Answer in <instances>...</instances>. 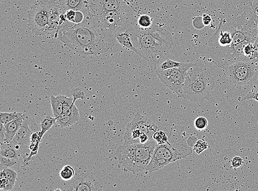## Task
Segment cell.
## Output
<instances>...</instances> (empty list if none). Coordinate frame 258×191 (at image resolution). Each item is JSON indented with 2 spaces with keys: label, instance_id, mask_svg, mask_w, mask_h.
Here are the masks:
<instances>
[{
  "label": "cell",
  "instance_id": "obj_1",
  "mask_svg": "<svg viewBox=\"0 0 258 191\" xmlns=\"http://www.w3.org/2000/svg\"><path fill=\"white\" fill-rule=\"evenodd\" d=\"M258 34V19L251 0H226L218 28L208 41L213 63L226 69L236 62H246L245 49L255 43Z\"/></svg>",
  "mask_w": 258,
  "mask_h": 191
},
{
  "label": "cell",
  "instance_id": "obj_2",
  "mask_svg": "<svg viewBox=\"0 0 258 191\" xmlns=\"http://www.w3.org/2000/svg\"><path fill=\"white\" fill-rule=\"evenodd\" d=\"M57 38L80 55H100L110 50L99 23L91 14L82 23L60 31Z\"/></svg>",
  "mask_w": 258,
  "mask_h": 191
},
{
  "label": "cell",
  "instance_id": "obj_3",
  "mask_svg": "<svg viewBox=\"0 0 258 191\" xmlns=\"http://www.w3.org/2000/svg\"><path fill=\"white\" fill-rule=\"evenodd\" d=\"M128 29L138 55L148 62L153 70H156L174 43L172 34L155 24L148 29H141L137 22Z\"/></svg>",
  "mask_w": 258,
  "mask_h": 191
},
{
  "label": "cell",
  "instance_id": "obj_4",
  "mask_svg": "<svg viewBox=\"0 0 258 191\" xmlns=\"http://www.w3.org/2000/svg\"><path fill=\"white\" fill-rule=\"evenodd\" d=\"M189 135L183 129L178 127L172 130L169 136V141L157 144L151 163L145 171L149 173L158 171L167 165L182 159L192 154L193 147L188 143Z\"/></svg>",
  "mask_w": 258,
  "mask_h": 191
},
{
  "label": "cell",
  "instance_id": "obj_5",
  "mask_svg": "<svg viewBox=\"0 0 258 191\" xmlns=\"http://www.w3.org/2000/svg\"><path fill=\"white\" fill-rule=\"evenodd\" d=\"M157 145V143L152 137L146 143H125L118 147L115 154L118 167L123 171L135 174L145 171Z\"/></svg>",
  "mask_w": 258,
  "mask_h": 191
},
{
  "label": "cell",
  "instance_id": "obj_6",
  "mask_svg": "<svg viewBox=\"0 0 258 191\" xmlns=\"http://www.w3.org/2000/svg\"><path fill=\"white\" fill-rule=\"evenodd\" d=\"M215 86V80L209 70L197 63L188 71L184 86L183 99L192 101L208 99Z\"/></svg>",
  "mask_w": 258,
  "mask_h": 191
},
{
  "label": "cell",
  "instance_id": "obj_7",
  "mask_svg": "<svg viewBox=\"0 0 258 191\" xmlns=\"http://www.w3.org/2000/svg\"><path fill=\"white\" fill-rule=\"evenodd\" d=\"M58 4L55 0H37L27 12L28 26L37 36H46L51 14Z\"/></svg>",
  "mask_w": 258,
  "mask_h": 191
},
{
  "label": "cell",
  "instance_id": "obj_8",
  "mask_svg": "<svg viewBox=\"0 0 258 191\" xmlns=\"http://www.w3.org/2000/svg\"><path fill=\"white\" fill-rule=\"evenodd\" d=\"M197 63H182L178 68L156 70L160 80L180 98L184 97L183 86L189 70Z\"/></svg>",
  "mask_w": 258,
  "mask_h": 191
},
{
  "label": "cell",
  "instance_id": "obj_9",
  "mask_svg": "<svg viewBox=\"0 0 258 191\" xmlns=\"http://www.w3.org/2000/svg\"><path fill=\"white\" fill-rule=\"evenodd\" d=\"M250 62L238 61L227 68L228 77L230 84L241 90L256 76L255 68Z\"/></svg>",
  "mask_w": 258,
  "mask_h": 191
},
{
  "label": "cell",
  "instance_id": "obj_10",
  "mask_svg": "<svg viewBox=\"0 0 258 191\" xmlns=\"http://www.w3.org/2000/svg\"><path fill=\"white\" fill-rule=\"evenodd\" d=\"M63 190L76 191H102L101 184L93 175L90 173L80 172L76 174L73 179L69 181Z\"/></svg>",
  "mask_w": 258,
  "mask_h": 191
},
{
  "label": "cell",
  "instance_id": "obj_11",
  "mask_svg": "<svg viewBox=\"0 0 258 191\" xmlns=\"http://www.w3.org/2000/svg\"><path fill=\"white\" fill-rule=\"evenodd\" d=\"M89 6L90 14L94 17L132 7L127 0H89Z\"/></svg>",
  "mask_w": 258,
  "mask_h": 191
},
{
  "label": "cell",
  "instance_id": "obj_12",
  "mask_svg": "<svg viewBox=\"0 0 258 191\" xmlns=\"http://www.w3.org/2000/svg\"><path fill=\"white\" fill-rule=\"evenodd\" d=\"M127 127L135 129L151 137H153L154 134L159 130L158 127L151 119L139 112L128 124Z\"/></svg>",
  "mask_w": 258,
  "mask_h": 191
},
{
  "label": "cell",
  "instance_id": "obj_13",
  "mask_svg": "<svg viewBox=\"0 0 258 191\" xmlns=\"http://www.w3.org/2000/svg\"><path fill=\"white\" fill-rule=\"evenodd\" d=\"M24 120L25 116L21 113L17 118L6 125L1 123V135L3 136V138L2 139L3 142L1 143L8 144L13 140L15 134L22 125Z\"/></svg>",
  "mask_w": 258,
  "mask_h": 191
},
{
  "label": "cell",
  "instance_id": "obj_14",
  "mask_svg": "<svg viewBox=\"0 0 258 191\" xmlns=\"http://www.w3.org/2000/svg\"><path fill=\"white\" fill-rule=\"evenodd\" d=\"M29 125L28 121L24 120L22 125L20 126L13 140L9 144L18 145L24 149L29 148L31 136L32 135Z\"/></svg>",
  "mask_w": 258,
  "mask_h": 191
},
{
  "label": "cell",
  "instance_id": "obj_15",
  "mask_svg": "<svg viewBox=\"0 0 258 191\" xmlns=\"http://www.w3.org/2000/svg\"><path fill=\"white\" fill-rule=\"evenodd\" d=\"M58 3L62 14L68 10H74L90 14L89 0H59Z\"/></svg>",
  "mask_w": 258,
  "mask_h": 191
},
{
  "label": "cell",
  "instance_id": "obj_16",
  "mask_svg": "<svg viewBox=\"0 0 258 191\" xmlns=\"http://www.w3.org/2000/svg\"><path fill=\"white\" fill-rule=\"evenodd\" d=\"M80 120V114L78 108L75 104L70 111L63 113L56 118V123L61 128H67L74 125Z\"/></svg>",
  "mask_w": 258,
  "mask_h": 191
},
{
  "label": "cell",
  "instance_id": "obj_17",
  "mask_svg": "<svg viewBox=\"0 0 258 191\" xmlns=\"http://www.w3.org/2000/svg\"><path fill=\"white\" fill-rule=\"evenodd\" d=\"M116 39L117 42L123 47L132 50L138 55H139L138 50L132 42L131 36L128 29L118 32L116 35Z\"/></svg>",
  "mask_w": 258,
  "mask_h": 191
},
{
  "label": "cell",
  "instance_id": "obj_18",
  "mask_svg": "<svg viewBox=\"0 0 258 191\" xmlns=\"http://www.w3.org/2000/svg\"><path fill=\"white\" fill-rule=\"evenodd\" d=\"M23 152L25 151L18 150L12 144L1 143V156L3 157L19 160L22 158Z\"/></svg>",
  "mask_w": 258,
  "mask_h": 191
},
{
  "label": "cell",
  "instance_id": "obj_19",
  "mask_svg": "<svg viewBox=\"0 0 258 191\" xmlns=\"http://www.w3.org/2000/svg\"><path fill=\"white\" fill-rule=\"evenodd\" d=\"M64 96L63 95L58 96L51 95L50 96L51 107H52L54 117L55 118L58 117L62 113H63Z\"/></svg>",
  "mask_w": 258,
  "mask_h": 191
},
{
  "label": "cell",
  "instance_id": "obj_20",
  "mask_svg": "<svg viewBox=\"0 0 258 191\" xmlns=\"http://www.w3.org/2000/svg\"><path fill=\"white\" fill-rule=\"evenodd\" d=\"M56 123V118L54 117H52L50 116L45 118V119L41 122V131L39 133L41 139H42L46 132L50 130L51 128Z\"/></svg>",
  "mask_w": 258,
  "mask_h": 191
},
{
  "label": "cell",
  "instance_id": "obj_21",
  "mask_svg": "<svg viewBox=\"0 0 258 191\" xmlns=\"http://www.w3.org/2000/svg\"><path fill=\"white\" fill-rule=\"evenodd\" d=\"M76 175L75 169L69 165H66L59 173V176L62 180L69 182L73 179Z\"/></svg>",
  "mask_w": 258,
  "mask_h": 191
},
{
  "label": "cell",
  "instance_id": "obj_22",
  "mask_svg": "<svg viewBox=\"0 0 258 191\" xmlns=\"http://www.w3.org/2000/svg\"><path fill=\"white\" fill-rule=\"evenodd\" d=\"M137 24L138 26L143 29L151 28L153 25V20L148 14H142L139 16Z\"/></svg>",
  "mask_w": 258,
  "mask_h": 191
},
{
  "label": "cell",
  "instance_id": "obj_23",
  "mask_svg": "<svg viewBox=\"0 0 258 191\" xmlns=\"http://www.w3.org/2000/svg\"><path fill=\"white\" fill-rule=\"evenodd\" d=\"M1 176L4 177L8 179L9 182L15 185L17 179V173L14 170L7 168L3 169L1 171Z\"/></svg>",
  "mask_w": 258,
  "mask_h": 191
},
{
  "label": "cell",
  "instance_id": "obj_24",
  "mask_svg": "<svg viewBox=\"0 0 258 191\" xmlns=\"http://www.w3.org/2000/svg\"><path fill=\"white\" fill-rule=\"evenodd\" d=\"M21 112H1V116H0V122L3 125H6L7 123L12 121L15 118H17L20 115Z\"/></svg>",
  "mask_w": 258,
  "mask_h": 191
},
{
  "label": "cell",
  "instance_id": "obj_25",
  "mask_svg": "<svg viewBox=\"0 0 258 191\" xmlns=\"http://www.w3.org/2000/svg\"><path fill=\"white\" fill-rule=\"evenodd\" d=\"M209 148V145L204 139H199L196 141L193 146V150L198 154L202 153Z\"/></svg>",
  "mask_w": 258,
  "mask_h": 191
},
{
  "label": "cell",
  "instance_id": "obj_26",
  "mask_svg": "<svg viewBox=\"0 0 258 191\" xmlns=\"http://www.w3.org/2000/svg\"><path fill=\"white\" fill-rule=\"evenodd\" d=\"M153 139L157 143V144H163L169 141V136L163 131L158 130L154 134Z\"/></svg>",
  "mask_w": 258,
  "mask_h": 191
},
{
  "label": "cell",
  "instance_id": "obj_27",
  "mask_svg": "<svg viewBox=\"0 0 258 191\" xmlns=\"http://www.w3.org/2000/svg\"><path fill=\"white\" fill-rule=\"evenodd\" d=\"M194 127L199 131L205 130L208 126V121L206 118L203 116L198 117L194 120Z\"/></svg>",
  "mask_w": 258,
  "mask_h": 191
},
{
  "label": "cell",
  "instance_id": "obj_28",
  "mask_svg": "<svg viewBox=\"0 0 258 191\" xmlns=\"http://www.w3.org/2000/svg\"><path fill=\"white\" fill-rule=\"evenodd\" d=\"M19 160L14 158H9L1 156V169L10 168L14 166L18 163Z\"/></svg>",
  "mask_w": 258,
  "mask_h": 191
},
{
  "label": "cell",
  "instance_id": "obj_29",
  "mask_svg": "<svg viewBox=\"0 0 258 191\" xmlns=\"http://www.w3.org/2000/svg\"><path fill=\"white\" fill-rule=\"evenodd\" d=\"M182 64V63H179V62L169 59L166 61L164 62V63L162 64L161 66H160L159 69L165 70L176 68H178V67H179Z\"/></svg>",
  "mask_w": 258,
  "mask_h": 191
},
{
  "label": "cell",
  "instance_id": "obj_30",
  "mask_svg": "<svg viewBox=\"0 0 258 191\" xmlns=\"http://www.w3.org/2000/svg\"><path fill=\"white\" fill-rule=\"evenodd\" d=\"M75 104V103H74L73 97H68L64 96L63 99V113L69 112Z\"/></svg>",
  "mask_w": 258,
  "mask_h": 191
},
{
  "label": "cell",
  "instance_id": "obj_31",
  "mask_svg": "<svg viewBox=\"0 0 258 191\" xmlns=\"http://www.w3.org/2000/svg\"><path fill=\"white\" fill-rule=\"evenodd\" d=\"M14 187V184L4 177L1 176V185L0 189L4 191H11Z\"/></svg>",
  "mask_w": 258,
  "mask_h": 191
},
{
  "label": "cell",
  "instance_id": "obj_32",
  "mask_svg": "<svg viewBox=\"0 0 258 191\" xmlns=\"http://www.w3.org/2000/svg\"><path fill=\"white\" fill-rule=\"evenodd\" d=\"M72 96L74 98V103L78 99H85L86 95L84 91L80 89H76L72 92Z\"/></svg>",
  "mask_w": 258,
  "mask_h": 191
},
{
  "label": "cell",
  "instance_id": "obj_33",
  "mask_svg": "<svg viewBox=\"0 0 258 191\" xmlns=\"http://www.w3.org/2000/svg\"><path fill=\"white\" fill-rule=\"evenodd\" d=\"M244 163V160L240 156H235L232 159L231 167L234 169L241 167Z\"/></svg>",
  "mask_w": 258,
  "mask_h": 191
},
{
  "label": "cell",
  "instance_id": "obj_34",
  "mask_svg": "<svg viewBox=\"0 0 258 191\" xmlns=\"http://www.w3.org/2000/svg\"><path fill=\"white\" fill-rule=\"evenodd\" d=\"M247 99H254L258 102V94L254 91H251L246 96L242 98L241 101H244Z\"/></svg>",
  "mask_w": 258,
  "mask_h": 191
},
{
  "label": "cell",
  "instance_id": "obj_35",
  "mask_svg": "<svg viewBox=\"0 0 258 191\" xmlns=\"http://www.w3.org/2000/svg\"><path fill=\"white\" fill-rule=\"evenodd\" d=\"M255 53L254 59H253V63H256L258 62V34L257 38L255 43Z\"/></svg>",
  "mask_w": 258,
  "mask_h": 191
},
{
  "label": "cell",
  "instance_id": "obj_36",
  "mask_svg": "<svg viewBox=\"0 0 258 191\" xmlns=\"http://www.w3.org/2000/svg\"><path fill=\"white\" fill-rule=\"evenodd\" d=\"M251 3L253 11L258 19V0H251Z\"/></svg>",
  "mask_w": 258,
  "mask_h": 191
},
{
  "label": "cell",
  "instance_id": "obj_37",
  "mask_svg": "<svg viewBox=\"0 0 258 191\" xmlns=\"http://www.w3.org/2000/svg\"><path fill=\"white\" fill-rule=\"evenodd\" d=\"M203 23L205 26H208L210 25L212 21V19L210 17V15L206 14H204L202 17Z\"/></svg>",
  "mask_w": 258,
  "mask_h": 191
}]
</instances>
